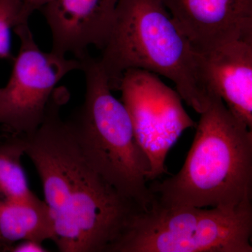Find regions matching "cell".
Listing matches in <instances>:
<instances>
[{"label": "cell", "mask_w": 252, "mask_h": 252, "mask_svg": "<svg viewBox=\"0 0 252 252\" xmlns=\"http://www.w3.org/2000/svg\"><path fill=\"white\" fill-rule=\"evenodd\" d=\"M69 93L56 89L44 120L22 134L25 154L35 167L54 222L53 242L61 252H109L131 215L140 210L87 162L61 107Z\"/></svg>", "instance_id": "1"}, {"label": "cell", "mask_w": 252, "mask_h": 252, "mask_svg": "<svg viewBox=\"0 0 252 252\" xmlns=\"http://www.w3.org/2000/svg\"><path fill=\"white\" fill-rule=\"evenodd\" d=\"M99 61L111 90L119 91L124 73L137 69L162 75L198 114L210 104L203 55L193 49L162 0H119Z\"/></svg>", "instance_id": "2"}, {"label": "cell", "mask_w": 252, "mask_h": 252, "mask_svg": "<svg viewBox=\"0 0 252 252\" xmlns=\"http://www.w3.org/2000/svg\"><path fill=\"white\" fill-rule=\"evenodd\" d=\"M149 190L162 206L234 210L252 203V130L212 92L183 167Z\"/></svg>", "instance_id": "3"}, {"label": "cell", "mask_w": 252, "mask_h": 252, "mask_svg": "<svg viewBox=\"0 0 252 252\" xmlns=\"http://www.w3.org/2000/svg\"><path fill=\"white\" fill-rule=\"evenodd\" d=\"M85 74L84 103L67 120L94 171L140 210L154 197L149 188L151 162L136 139L129 113L112 94L99 59L80 60Z\"/></svg>", "instance_id": "4"}, {"label": "cell", "mask_w": 252, "mask_h": 252, "mask_svg": "<svg viewBox=\"0 0 252 252\" xmlns=\"http://www.w3.org/2000/svg\"><path fill=\"white\" fill-rule=\"evenodd\" d=\"M252 205L167 207L131 215L109 252H252Z\"/></svg>", "instance_id": "5"}, {"label": "cell", "mask_w": 252, "mask_h": 252, "mask_svg": "<svg viewBox=\"0 0 252 252\" xmlns=\"http://www.w3.org/2000/svg\"><path fill=\"white\" fill-rule=\"evenodd\" d=\"M21 46L7 84L0 89V126L4 132L31 134L38 128L56 86L80 69V60L39 49L28 23L14 28Z\"/></svg>", "instance_id": "6"}, {"label": "cell", "mask_w": 252, "mask_h": 252, "mask_svg": "<svg viewBox=\"0 0 252 252\" xmlns=\"http://www.w3.org/2000/svg\"><path fill=\"white\" fill-rule=\"evenodd\" d=\"M119 91L133 126L137 142L151 162L149 182L167 173L165 162L170 149L184 131L197 124L186 112L177 91L157 74L129 69L124 73Z\"/></svg>", "instance_id": "7"}, {"label": "cell", "mask_w": 252, "mask_h": 252, "mask_svg": "<svg viewBox=\"0 0 252 252\" xmlns=\"http://www.w3.org/2000/svg\"><path fill=\"white\" fill-rule=\"evenodd\" d=\"M193 49L252 39V0H162Z\"/></svg>", "instance_id": "8"}, {"label": "cell", "mask_w": 252, "mask_h": 252, "mask_svg": "<svg viewBox=\"0 0 252 252\" xmlns=\"http://www.w3.org/2000/svg\"><path fill=\"white\" fill-rule=\"evenodd\" d=\"M119 0H50L39 11L51 29V51L81 60L89 46L103 49Z\"/></svg>", "instance_id": "9"}, {"label": "cell", "mask_w": 252, "mask_h": 252, "mask_svg": "<svg viewBox=\"0 0 252 252\" xmlns=\"http://www.w3.org/2000/svg\"><path fill=\"white\" fill-rule=\"evenodd\" d=\"M203 56L210 89L252 130V39L226 43Z\"/></svg>", "instance_id": "10"}, {"label": "cell", "mask_w": 252, "mask_h": 252, "mask_svg": "<svg viewBox=\"0 0 252 252\" xmlns=\"http://www.w3.org/2000/svg\"><path fill=\"white\" fill-rule=\"evenodd\" d=\"M0 234L1 249L8 252L18 242L32 240L42 244L53 241L54 225L49 208L39 198L29 202L16 201L0 194Z\"/></svg>", "instance_id": "11"}, {"label": "cell", "mask_w": 252, "mask_h": 252, "mask_svg": "<svg viewBox=\"0 0 252 252\" xmlns=\"http://www.w3.org/2000/svg\"><path fill=\"white\" fill-rule=\"evenodd\" d=\"M24 154L22 134L4 132L0 135V194L16 201L29 202L38 197L30 189L21 164Z\"/></svg>", "instance_id": "12"}, {"label": "cell", "mask_w": 252, "mask_h": 252, "mask_svg": "<svg viewBox=\"0 0 252 252\" xmlns=\"http://www.w3.org/2000/svg\"><path fill=\"white\" fill-rule=\"evenodd\" d=\"M23 0H0V59L14 60L11 54V32L24 22Z\"/></svg>", "instance_id": "13"}, {"label": "cell", "mask_w": 252, "mask_h": 252, "mask_svg": "<svg viewBox=\"0 0 252 252\" xmlns=\"http://www.w3.org/2000/svg\"><path fill=\"white\" fill-rule=\"evenodd\" d=\"M10 252H46L47 249L42 246V244L32 240H23L14 244L9 249Z\"/></svg>", "instance_id": "14"}, {"label": "cell", "mask_w": 252, "mask_h": 252, "mask_svg": "<svg viewBox=\"0 0 252 252\" xmlns=\"http://www.w3.org/2000/svg\"><path fill=\"white\" fill-rule=\"evenodd\" d=\"M50 0H23L22 18L23 21L28 23L30 16L36 10H40Z\"/></svg>", "instance_id": "15"}, {"label": "cell", "mask_w": 252, "mask_h": 252, "mask_svg": "<svg viewBox=\"0 0 252 252\" xmlns=\"http://www.w3.org/2000/svg\"><path fill=\"white\" fill-rule=\"evenodd\" d=\"M1 234H0V251H1Z\"/></svg>", "instance_id": "16"}]
</instances>
